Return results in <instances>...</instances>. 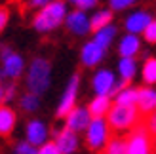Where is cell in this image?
Returning <instances> with one entry per match:
<instances>
[{"mask_svg": "<svg viewBox=\"0 0 156 154\" xmlns=\"http://www.w3.org/2000/svg\"><path fill=\"white\" fill-rule=\"evenodd\" d=\"M154 152V114L143 116L141 122L131 128L126 137V154H152Z\"/></svg>", "mask_w": 156, "mask_h": 154, "instance_id": "1", "label": "cell"}, {"mask_svg": "<svg viewBox=\"0 0 156 154\" xmlns=\"http://www.w3.org/2000/svg\"><path fill=\"white\" fill-rule=\"evenodd\" d=\"M141 114L137 112L135 107H126V105H114L107 110V124L114 131L122 129H131L141 122Z\"/></svg>", "mask_w": 156, "mask_h": 154, "instance_id": "2", "label": "cell"}, {"mask_svg": "<svg viewBox=\"0 0 156 154\" xmlns=\"http://www.w3.org/2000/svg\"><path fill=\"white\" fill-rule=\"evenodd\" d=\"M65 2H61V0H51L48 2L42 12L34 17V29L40 30V33H46V30H51L55 29L57 25H61V21L65 19Z\"/></svg>", "mask_w": 156, "mask_h": 154, "instance_id": "3", "label": "cell"}, {"mask_svg": "<svg viewBox=\"0 0 156 154\" xmlns=\"http://www.w3.org/2000/svg\"><path fill=\"white\" fill-rule=\"evenodd\" d=\"M88 129V135H86V147L93 152H103L107 143L112 139L111 137V128L103 118H95L90 122V126L86 128Z\"/></svg>", "mask_w": 156, "mask_h": 154, "instance_id": "4", "label": "cell"}, {"mask_svg": "<svg viewBox=\"0 0 156 154\" xmlns=\"http://www.w3.org/2000/svg\"><path fill=\"white\" fill-rule=\"evenodd\" d=\"M50 86V63L46 59H34L29 71L27 78V88L30 89V93L40 95L42 91H46Z\"/></svg>", "mask_w": 156, "mask_h": 154, "instance_id": "5", "label": "cell"}, {"mask_svg": "<svg viewBox=\"0 0 156 154\" xmlns=\"http://www.w3.org/2000/svg\"><path fill=\"white\" fill-rule=\"evenodd\" d=\"M135 105H137V112L141 114V116H149V114H152L154 105H156V91L152 88H139Z\"/></svg>", "mask_w": 156, "mask_h": 154, "instance_id": "6", "label": "cell"}, {"mask_svg": "<svg viewBox=\"0 0 156 154\" xmlns=\"http://www.w3.org/2000/svg\"><path fill=\"white\" fill-rule=\"evenodd\" d=\"M78 82H80V74H74L71 82H69V88L65 91V95H63V101H61L59 105V110H57V116H67L69 112H71L74 109V101H76V91H78Z\"/></svg>", "mask_w": 156, "mask_h": 154, "instance_id": "7", "label": "cell"}, {"mask_svg": "<svg viewBox=\"0 0 156 154\" xmlns=\"http://www.w3.org/2000/svg\"><path fill=\"white\" fill-rule=\"evenodd\" d=\"M90 122H91V116H90V112L88 109H74L67 114V129H71V131H82V129H86L90 126Z\"/></svg>", "mask_w": 156, "mask_h": 154, "instance_id": "8", "label": "cell"}, {"mask_svg": "<svg viewBox=\"0 0 156 154\" xmlns=\"http://www.w3.org/2000/svg\"><path fill=\"white\" fill-rule=\"evenodd\" d=\"M27 143L33 145V147H38V145H44L46 139H48V128H46L42 122L33 120L27 124Z\"/></svg>", "mask_w": 156, "mask_h": 154, "instance_id": "9", "label": "cell"}, {"mask_svg": "<svg viewBox=\"0 0 156 154\" xmlns=\"http://www.w3.org/2000/svg\"><path fill=\"white\" fill-rule=\"evenodd\" d=\"M67 27L74 34H80V36L88 34L90 33V19L86 17V13L82 10H76L67 17Z\"/></svg>", "mask_w": 156, "mask_h": 154, "instance_id": "10", "label": "cell"}, {"mask_svg": "<svg viewBox=\"0 0 156 154\" xmlns=\"http://www.w3.org/2000/svg\"><path fill=\"white\" fill-rule=\"evenodd\" d=\"M55 147L59 149L61 154H71L78 149V135L71 129H63L61 133H57V141H55Z\"/></svg>", "mask_w": 156, "mask_h": 154, "instance_id": "11", "label": "cell"}, {"mask_svg": "<svg viewBox=\"0 0 156 154\" xmlns=\"http://www.w3.org/2000/svg\"><path fill=\"white\" fill-rule=\"evenodd\" d=\"M114 74L111 71H99L93 78V89L97 95H108L114 86Z\"/></svg>", "mask_w": 156, "mask_h": 154, "instance_id": "12", "label": "cell"}, {"mask_svg": "<svg viewBox=\"0 0 156 154\" xmlns=\"http://www.w3.org/2000/svg\"><path fill=\"white\" fill-rule=\"evenodd\" d=\"M152 19L147 12H135L133 15H129L126 19V29H128L129 34H139V33H143V29L149 25Z\"/></svg>", "mask_w": 156, "mask_h": 154, "instance_id": "13", "label": "cell"}, {"mask_svg": "<svg viewBox=\"0 0 156 154\" xmlns=\"http://www.w3.org/2000/svg\"><path fill=\"white\" fill-rule=\"evenodd\" d=\"M103 53H105V50H103V48H99L95 42L86 44V46H84V50H82V65H86V67H93V65H97L99 61L103 59Z\"/></svg>", "mask_w": 156, "mask_h": 154, "instance_id": "14", "label": "cell"}, {"mask_svg": "<svg viewBox=\"0 0 156 154\" xmlns=\"http://www.w3.org/2000/svg\"><path fill=\"white\" fill-rule=\"evenodd\" d=\"M15 112L10 107H0V137H10L15 128Z\"/></svg>", "mask_w": 156, "mask_h": 154, "instance_id": "15", "label": "cell"}, {"mask_svg": "<svg viewBox=\"0 0 156 154\" xmlns=\"http://www.w3.org/2000/svg\"><path fill=\"white\" fill-rule=\"evenodd\" d=\"M120 55L122 57H135L137 51L141 50V42H139L137 34H126L120 40Z\"/></svg>", "mask_w": 156, "mask_h": 154, "instance_id": "16", "label": "cell"}, {"mask_svg": "<svg viewBox=\"0 0 156 154\" xmlns=\"http://www.w3.org/2000/svg\"><path fill=\"white\" fill-rule=\"evenodd\" d=\"M4 74L12 76V78H17V76L23 72V59L17 55V53H10V55L4 57Z\"/></svg>", "mask_w": 156, "mask_h": 154, "instance_id": "17", "label": "cell"}, {"mask_svg": "<svg viewBox=\"0 0 156 154\" xmlns=\"http://www.w3.org/2000/svg\"><path fill=\"white\" fill-rule=\"evenodd\" d=\"M108 109H111V99H108V95H97L90 103L88 112H90L91 118H103Z\"/></svg>", "mask_w": 156, "mask_h": 154, "instance_id": "18", "label": "cell"}, {"mask_svg": "<svg viewBox=\"0 0 156 154\" xmlns=\"http://www.w3.org/2000/svg\"><path fill=\"white\" fill-rule=\"evenodd\" d=\"M114 34H116V29L112 27V25H107V27H103V29H99V30H95V42L99 48H103V50H107V46L111 44V40L114 38Z\"/></svg>", "mask_w": 156, "mask_h": 154, "instance_id": "19", "label": "cell"}, {"mask_svg": "<svg viewBox=\"0 0 156 154\" xmlns=\"http://www.w3.org/2000/svg\"><path fill=\"white\" fill-rule=\"evenodd\" d=\"M111 21H112V13L108 12V10H103V12H97L95 15L91 17L90 21V30H99V29H103L107 25H111Z\"/></svg>", "mask_w": 156, "mask_h": 154, "instance_id": "20", "label": "cell"}, {"mask_svg": "<svg viewBox=\"0 0 156 154\" xmlns=\"http://www.w3.org/2000/svg\"><path fill=\"white\" fill-rule=\"evenodd\" d=\"M135 99H137V89L133 88H124L116 93V105H126V107H135Z\"/></svg>", "mask_w": 156, "mask_h": 154, "instance_id": "21", "label": "cell"}, {"mask_svg": "<svg viewBox=\"0 0 156 154\" xmlns=\"http://www.w3.org/2000/svg\"><path fill=\"white\" fill-rule=\"evenodd\" d=\"M118 68H120V76H122L124 80H131L135 76V68H137L135 59L133 57H122Z\"/></svg>", "mask_w": 156, "mask_h": 154, "instance_id": "22", "label": "cell"}, {"mask_svg": "<svg viewBox=\"0 0 156 154\" xmlns=\"http://www.w3.org/2000/svg\"><path fill=\"white\" fill-rule=\"evenodd\" d=\"M143 80L147 84H154L156 82V59L154 57H151L143 67Z\"/></svg>", "mask_w": 156, "mask_h": 154, "instance_id": "23", "label": "cell"}, {"mask_svg": "<svg viewBox=\"0 0 156 154\" xmlns=\"http://www.w3.org/2000/svg\"><path fill=\"white\" fill-rule=\"evenodd\" d=\"M21 107H23L27 112L36 110V109H38V95H34V93H27L25 97L21 99Z\"/></svg>", "mask_w": 156, "mask_h": 154, "instance_id": "24", "label": "cell"}, {"mask_svg": "<svg viewBox=\"0 0 156 154\" xmlns=\"http://www.w3.org/2000/svg\"><path fill=\"white\" fill-rule=\"evenodd\" d=\"M143 33H145V38H147V42L154 44V42H156V23H154V21H151L149 25H147V27L143 29Z\"/></svg>", "mask_w": 156, "mask_h": 154, "instance_id": "25", "label": "cell"}, {"mask_svg": "<svg viewBox=\"0 0 156 154\" xmlns=\"http://www.w3.org/2000/svg\"><path fill=\"white\" fill-rule=\"evenodd\" d=\"M36 154H61V152H59V149L55 147V143L50 141V143L40 145V150H36Z\"/></svg>", "mask_w": 156, "mask_h": 154, "instance_id": "26", "label": "cell"}, {"mask_svg": "<svg viewBox=\"0 0 156 154\" xmlns=\"http://www.w3.org/2000/svg\"><path fill=\"white\" fill-rule=\"evenodd\" d=\"M15 154H36V149L29 143H19L15 147Z\"/></svg>", "mask_w": 156, "mask_h": 154, "instance_id": "27", "label": "cell"}, {"mask_svg": "<svg viewBox=\"0 0 156 154\" xmlns=\"http://www.w3.org/2000/svg\"><path fill=\"white\" fill-rule=\"evenodd\" d=\"M135 0H111V8L112 10H124V8H129Z\"/></svg>", "mask_w": 156, "mask_h": 154, "instance_id": "28", "label": "cell"}, {"mask_svg": "<svg viewBox=\"0 0 156 154\" xmlns=\"http://www.w3.org/2000/svg\"><path fill=\"white\" fill-rule=\"evenodd\" d=\"M69 2L76 4L80 10H88V8H93V6L97 4V0H69Z\"/></svg>", "mask_w": 156, "mask_h": 154, "instance_id": "29", "label": "cell"}, {"mask_svg": "<svg viewBox=\"0 0 156 154\" xmlns=\"http://www.w3.org/2000/svg\"><path fill=\"white\" fill-rule=\"evenodd\" d=\"M8 17H10V12H8V8H0V30L6 27Z\"/></svg>", "mask_w": 156, "mask_h": 154, "instance_id": "30", "label": "cell"}, {"mask_svg": "<svg viewBox=\"0 0 156 154\" xmlns=\"http://www.w3.org/2000/svg\"><path fill=\"white\" fill-rule=\"evenodd\" d=\"M13 95H15V86H13V84H12V86H8L6 91H2V99H4V101H10Z\"/></svg>", "mask_w": 156, "mask_h": 154, "instance_id": "31", "label": "cell"}, {"mask_svg": "<svg viewBox=\"0 0 156 154\" xmlns=\"http://www.w3.org/2000/svg\"><path fill=\"white\" fill-rule=\"evenodd\" d=\"M51 0H30V6H46Z\"/></svg>", "mask_w": 156, "mask_h": 154, "instance_id": "32", "label": "cell"}, {"mask_svg": "<svg viewBox=\"0 0 156 154\" xmlns=\"http://www.w3.org/2000/svg\"><path fill=\"white\" fill-rule=\"evenodd\" d=\"M0 101H2V88H0Z\"/></svg>", "mask_w": 156, "mask_h": 154, "instance_id": "33", "label": "cell"}, {"mask_svg": "<svg viewBox=\"0 0 156 154\" xmlns=\"http://www.w3.org/2000/svg\"><path fill=\"white\" fill-rule=\"evenodd\" d=\"M97 154H103V152H97Z\"/></svg>", "mask_w": 156, "mask_h": 154, "instance_id": "34", "label": "cell"}]
</instances>
